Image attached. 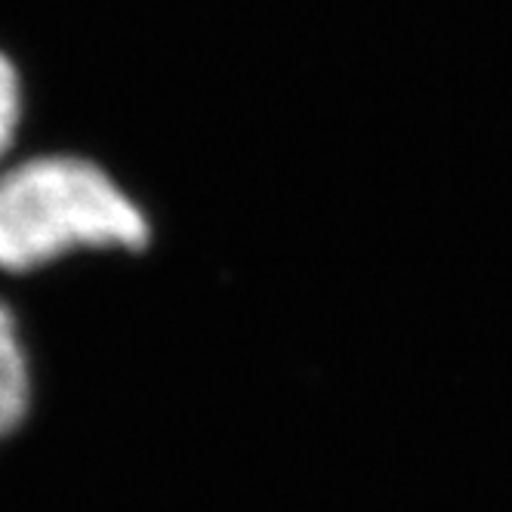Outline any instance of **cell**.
<instances>
[{
  "mask_svg": "<svg viewBox=\"0 0 512 512\" xmlns=\"http://www.w3.org/2000/svg\"><path fill=\"white\" fill-rule=\"evenodd\" d=\"M142 210L81 158H34L0 176V269L28 272L78 247H145Z\"/></svg>",
  "mask_w": 512,
  "mask_h": 512,
  "instance_id": "obj_1",
  "label": "cell"
},
{
  "mask_svg": "<svg viewBox=\"0 0 512 512\" xmlns=\"http://www.w3.org/2000/svg\"><path fill=\"white\" fill-rule=\"evenodd\" d=\"M28 411V364L10 312L0 306V438L10 435Z\"/></svg>",
  "mask_w": 512,
  "mask_h": 512,
  "instance_id": "obj_2",
  "label": "cell"
},
{
  "mask_svg": "<svg viewBox=\"0 0 512 512\" xmlns=\"http://www.w3.org/2000/svg\"><path fill=\"white\" fill-rule=\"evenodd\" d=\"M19 127V78L7 56H0V158L10 149Z\"/></svg>",
  "mask_w": 512,
  "mask_h": 512,
  "instance_id": "obj_3",
  "label": "cell"
}]
</instances>
